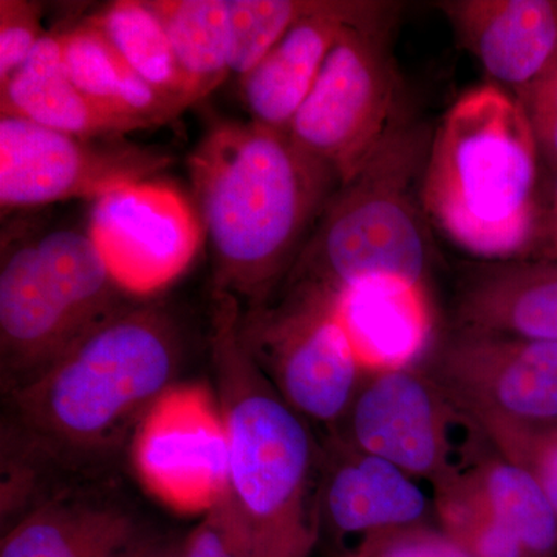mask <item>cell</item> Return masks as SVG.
I'll return each instance as SVG.
<instances>
[{
	"instance_id": "603a6c76",
	"label": "cell",
	"mask_w": 557,
	"mask_h": 557,
	"mask_svg": "<svg viewBox=\"0 0 557 557\" xmlns=\"http://www.w3.org/2000/svg\"><path fill=\"white\" fill-rule=\"evenodd\" d=\"M483 505L523 549L525 557H555L557 515L536 479L502 456L465 474Z\"/></svg>"
},
{
	"instance_id": "d4e9b609",
	"label": "cell",
	"mask_w": 557,
	"mask_h": 557,
	"mask_svg": "<svg viewBox=\"0 0 557 557\" xmlns=\"http://www.w3.org/2000/svg\"><path fill=\"white\" fill-rule=\"evenodd\" d=\"M318 0H226L230 73L244 78Z\"/></svg>"
},
{
	"instance_id": "7402d4cb",
	"label": "cell",
	"mask_w": 557,
	"mask_h": 557,
	"mask_svg": "<svg viewBox=\"0 0 557 557\" xmlns=\"http://www.w3.org/2000/svg\"><path fill=\"white\" fill-rule=\"evenodd\" d=\"M170 38L190 104L230 75L226 0H146Z\"/></svg>"
},
{
	"instance_id": "6da1fadb",
	"label": "cell",
	"mask_w": 557,
	"mask_h": 557,
	"mask_svg": "<svg viewBox=\"0 0 557 557\" xmlns=\"http://www.w3.org/2000/svg\"><path fill=\"white\" fill-rule=\"evenodd\" d=\"M182 339L156 302H127L50 368L7 394L2 450L44 478L94 474L174 386Z\"/></svg>"
},
{
	"instance_id": "8992f818",
	"label": "cell",
	"mask_w": 557,
	"mask_h": 557,
	"mask_svg": "<svg viewBox=\"0 0 557 557\" xmlns=\"http://www.w3.org/2000/svg\"><path fill=\"white\" fill-rule=\"evenodd\" d=\"M89 233L47 231L3 244L0 376L3 395L36 379L127 300Z\"/></svg>"
},
{
	"instance_id": "4fadbf2b",
	"label": "cell",
	"mask_w": 557,
	"mask_h": 557,
	"mask_svg": "<svg viewBox=\"0 0 557 557\" xmlns=\"http://www.w3.org/2000/svg\"><path fill=\"white\" fill-rule=\"evenodd\" d=\"M361 383L343 442L437 486L456 474L450 463L449 401L417 368L375 373Z\"/></svg>"
},
{
	"instance_id": "cb8c5ba5",
	"label": "cell",
	"mask_w": 557,
	"mask_h": 557,
	"mask_svg": "<svg viewBox=\"0 0 557 557\" xmlns=\"http://www.w3.org/2000/svg\"><path fill=\"white\" fill-rule=\"evenodd\" d=\"M87 21L161 98L180 112L193 106L168 33L146 0H115Z\"/></svg>"
},
{
	"instance_id": "30bf717a",
	"label": "cell",
	"mask_w": 557,
	"mask_h": 557,
	"mask_svg": "<svg viewBox=\"0 0 557 557\" xmlns=\"http://www.w3.org/2000/svg\"><path fill=\"white\" fill-rule=\"evenodd\" d=\"M143 486L166 507L207 515L230 494V443L219 403L203 386L164 392L132 438Z\"/></svg>"
},
{
	"instance_id": "e0dca14e",
	"label": "cell",
	"mask_w": 557,
	"mask_h": 557,
	"mask_svg": "<svg viewBox=\"0 0 557 557\" xmlns=\"http://www.w3.org/2000/svg\"><path fill=\"white\" fill-rule=\"evenodd\" d=\"M318 491V516L339 534L421 525L431 508L416 478L343 440L325 460Z\"/></svg>"
},
{
	"instance_id": "ba28073f",
	"label": "cell",
	"mask_w": 557,
	"mask_h": 557,
	"mask_svg": "<svg viewBox=\"0 0 557 557\" xmlns=\"http://www.w3.org/2000/svg\"><path fill=\"white\" fill-rule=\"evenodd\" d=\"M239 339L278 395L306 420H344L364 375L333 295L278 287L265 302L242 310Z\"/></svg>"
},
{
	"instance_id": "8fae6325",
	"label": "cell",
	"mask_w": 557,
	"mask_h": 557,
	"mask_svg": "<svg viewBox=\"0 0 557 557\" xmlns=\"http://www.w3.org/2000/svg\"><path fill=\"white\" fill-rule=\"evenodd\" d=\"M426 375L471 421H557V341L460 330L434 351Z\"/></svg>"
},
{
	"instance_id": "d6986e66",
	"label": "cell",
	"mask_w": 557,
	"mask_h": 557,
	"mask_svg": "<svg viewBox=\"0 0 557 557\" xmlns=\"http://www.w3.org/2000/svg\"><path fill=\"white\" fill-rule=\"evenodd\" d=\"M463 332L557 341L556 260H507L469 278L457 300Z\"/></svg>"
},
{
	"instance_id": "4dcf8cb0",
	"label": "cell",
	"mask_w": 557,
	"mask_h": 557,
	"mask_svg": "<svg viewBox=\"0 0 557 557\" xmlns=\"http://www.w3.org/2000/svg\"><path fill=\"white\" fill-rule=\"evenodd\" d=\"M536 139L539 156L557 172V58L534 83L515 95Z\"/></svg>"
},
{
	"instance_id": "484cf974",
	"label": "cell",
	"mask_w": 557,
	"mask_h": 557,
	"mask_svg": "<svg viewBox=\"0 0 557 557\" xmlns=\"http://www.w3.org/2000/svg\"><path fill=\"white\" fill-rule=\"evenodd\" d=\"M443 533L471 557H525L518 539L483 505L465 474L456 472L435 486Z\"/></svg>"
},
{
	"instance_id": "7c38bea8",
	"label": "cell",
	"mask_w": 557,
	"mask_h": 557,
	"mask_svg": "<svg viewBox=\"0 0 557 557\" xmlns=\"http://www.w3.org/2000/svg\"><path fill=\"white\" fill-rule=\"evenodd\" d=\"M87 233L113 281L148 296L188 269L203 225L178 190L148 180L95 200Z\"/></svg>"
},
{
	"instance_id": "7a4b0ae2",
	"label": "cell",
	"mask_w": 557,
	"mask_h": 557,
	"mask_svg": "<svg viewBox=\"0 0 557 557\" xmlns=\"http://www.w3.org/2000/svg\"><path fill=\"white\" fill-rule=\"evenodd\" d=\"M190 180L211 248L214 293L252 309L276 292L338 180L256 121H218L190 153Z\"/></svg>"
},
{
	"instance_id": "5b68a950",
	"label": "cell",
	"mask_w": 557,
	"mask_h": 557,
	"mask_svg": "<svg viewBox=\"0 0 557 557\" xmlns=\"http://www.w3.org/2000/svg\"><path fill=\"white\" fill-rule=\"evenodd\" d=\"M431 138L432 131L416 121L395 131L364 168L333 193L278 287L336 295L370 277L426 284L432 240L421 183Z\"/></svg>"
},
{
	"instance_id": "9a60e30c",
	"label": "cell",
	"mask_w": 557,
	"mask_h": 557,
	"mask_svg": "<svg viewBox=\"0 0 557 557\" xmlns=\"http://www.w3.org/2000/svg\"><path fill=\"white\" fill-rule=\"evenodd\" d=\"M373 5L370 0H318L317 7L239 79L251 121L288 134L336 40Z\"/></svg>"
},
{
	"instance_id": "5bb4252c",
	"label": "cell",
	"mask_w": 557,
	"mask_h": 557,
	"mask_svg": "<svg viewBox=\"0 0 557 557\" xmlns=\"http://www.w3.org/2000/svg\"><path fill=\"white\" fill-rule=\"evenodd\" d=\"M437 9L493 84L512 95L557 58V0H446Z\"/></svg>"
},
{
	"instance_id": "44dd1931",
	"label": "cell",
	"mask_w": 557,
	"mask_h": 557,
	"mask_svg": "<svg viewBox=\"0 0 557 557\" xmlns=\"http://www.w3.org/2000/svg\"><path fill=\"white\" fill-rule=\"evenodd\" d=\"M60 38L70 78L102 112L137 131L170 123L182 113L139 78L89 21L61 32Z\"/></svg>"
},
{
	"instance_id": "3957f363",
	"label": "cell",
	"mask_w": 557,
	"mask_h": 557,
	"mask_svg": "<svg viewBox=\"0 0 557 557\" xmlns=\"http://www.w3.org/2000/svg\"><path fill=\"white\" fill-rule=\"evenodd\" d=\"M536 139L515 95L496 84L465 91L432 131L421 203L456 247L516 260L539 239Z\"/></svg>"
},
{
	"instance_id": "f546056e",
	"label": "cell",
	"mask_w": 557,
	"mask_h": 557,
	"mask_svg": "<svg viewBox=\"0 0 557 557\" xmlns=\"http://www.w3.org/2000/svg\"><path fill=\"white\" fill-rule=\"evenodd\" d=\"M341 557H471L445 533L423 525L381 531Z\"/></svg>"
},
{
	"instance_id": "9c48e42d",
	"label": "cell",
	"mask_w": 557,
	"mask_h": 557,
	"mask_svg": "<svg viewBox=\"0 0 557 557\" xmlns=\"http://www.w3.org/2000/svg\"><path fill=\"white\" fill-rule=\"evenodd\" d=\"M170 153L127 143H97L0 115V207L35 208L69 199H101L148 182Z\"/></svg>"
},
{
	"instance_id": "f1b7e54d",
	"label": "cell",
	"mask_w": 557,
	"mask_h": 557,
	"mask_svg": "<svg viewBox=\"0 0 557 557\" xmlns=\"http://www.w3.org/2000/svg\"><path fill=\"white\" fill-rule=\"evenodd\" d=\"M42 5L30 0H0V84L7 83L46 36Z\"/></svg>"
},
{
	"instance_id": "52a82bcc",
	"label": "cell",
	"mask_w": 557,
	"mask_h": 557,
	"mask_svg": "<svg viewBox=\"0 0 557 557\" xmlns=\"http://www.w3.org/2000/svg\"><path fill=\"white\" fill-rule=\"evenodd\" d=\"M399 10L398 3L375 2L366 16L348 25L289 124L293 143L324 164L339 186L409 121L392 54Z\"/></svg>"
},
{
	"instance_id": "d6a6232c",
	"label": "cell",
	"mask_w": 557,
	"mask_h": 557,
	"mask_svg": "<svg viewBox=\"0 0 557 557\" xmlns=\"http://www.w3.org/2000/svg\"><path fill=\"white\" fill-rule=\"evenodd\" d=\"M555 175L552 207H549L548 214L542 219L541 231H539V239L547 242L548 251L552 252L548 260H557V172Z\"/></svg>"
},
{
	"instance_id": "2e32d148",
	"label": "cell",
	"mask_w": 557,
	"mask_h": 557,
	"mask_svg": "<svg viewBox=\"0 0 557 557\" xmlns=\"http://www.w3.org/2000/svg\"><path fill=\"white\" fill-rule=\"evenodd\" d=\"M333 307L364 375L416 368L429 354L434 313L426 284L362 278L333 295Z\"/></svg>"
},
{
	"instance_id": "4316f807",
	"label": "cell",
	"mask_w": 557,
	"mask_h": 557,
	"mask_svg": "<svg viewBox=\"0 0 557 557\" xmlns=\"http://www.w3.org/2000/svg\"><path fill=\"white\" fill-rule=\"evenodd\" d=\"M472 423L496 446L498 456L536 479L557 515V421L528 423L482 418Z\"/></svg>"
},
{
	"instance_id": "ffe728a7",
	"label": "cell",
	"mask_w": 557,
	"mask_h": 557,
	"mask_svg": "<svg viewBox=\"0 0 557 557\" xmlns=\"http://www.w3.org/2000/svg\"><path fill=\"white\" fill-rule=\"evenodd\" d=\"M0 115L81 138L120 137L137 131L102 112L75 86L65 67L60 33H46L22 67L0 84Z\"/></svg>"
},
{
	"instance_id": "277c9868",
	"label": "cell",
	"mask_w": 557,
	"mask_h": 557,
	"mask_svg": "<svg viewBox=\"0 0 557 557\" xmlns=\"http://www.w3.org/2000/svg\"><path fill=\"white\" fill-rule=\"evenodd\" d=\"M211 348L230 443V494L258 557H310L318 537L314 440L239 339L240 304L212 293Z\"/></svg>"
},
{
	"instance_id": "ac0fdd59",
	"label": "cell",
	"mask_w": 557,
	"mask_h": 557,
	"mask_svg": "<svg viewBox=\"0 0 557 557\" xmlns=\"http://www.w3.org/2000/svg\"><path fill=\"white\" fill-rule=\"evenodd\" d=\"M146 530L124 505L64 490L3 530L0 557H123Z\"/></svg>"
},
{
	"instance_id": "1f68e13d",
	"label": "cell",
	"mask_w": 557,
	"mask_h": 557,
	"mask_svg": "<svg viewBox=\"0 0 557 557\" xmlns=\"http://www.w3.org/2000/svg\"><path fill=\"white\" fill-rule=\"evenodd\" d=\"M186 534L146 530L123 557H185Z\"/></svg>"
},
{
	"instance_id": "83f0119b",
	"label": "cell",
	"mask_w": 557,
	"mask_h": 557,
	"mask_svg": "<svg viewBox=\"0 0 557 557\" xmlns=\"http://www.w3.org/2000/svg\"><path fill=\"white\" fill-rule=\"evenodd\" d=\"M185 557H258L247 520L231 494L186 534Z\"/></svg>"
}]
</instances>
